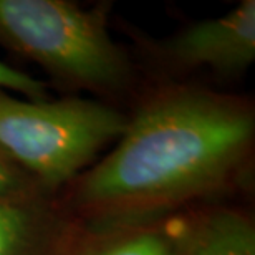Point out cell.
Segmentation results:
<instances>
[{
	"mask_svg": "<svg viewBox=\"0 0 255 255\" xmlns=\"http://www.w3.org/2000/svg\"><path fill=\"white\" fill-rule=\"evenodd\" d=\"M80 229L58 197L0 196V255H71Z\"/></svg>",
	"mask_w": 255,
	"mask_h": 255,
	"instance_id": "cell-5",
	"label": "cell"
},
{
	"mask_svg": "<svg viewBox=\"0 0 255 255\" xmlns=\"http://www.w3.org/2000/svg\"><path fill=\"white\" fill-rule=\"evenodd\" d=\"M111 2L0 0V47L40 66L68 93L132 105L144 80L129 48L111 37Z\"/></svg>",
	"mask_w": 255,
	"mask_h": 255,
	"instance_id": "cell-2",
	"label": "cell"
},
{
	"mask_svg": "<svg viewBox=\"0 0 255 255\" xmlns=\"http://www.w3.org/2000/svg\"><path fill=\"white\" fill-rule=\"evenodd\" d=\"M125 30L144 83L192 81L196 73L236 81L255 62L254 0H242L226 15L189 23L166 38H154L131 25Z\"/></svg>",
	"mask_w": 255,
	"mask_h": 255,
	"instance_id": "cell-4",
	"label": "cell"
},
{
	"mask_svg": "<svg viewBox=\"0 0 255 255\" xmlns=\"http://www.w3.org/2000/svg\"><path fill=\"white\" fill-rule=\"evenodd\" d=\"M126 125V111L95 98L27 100L0 90V151L47 196L90 169Z\"/></svg>",
	"mask_w": 255,
	"mask_h": 255,
	"instance_id": "cell-3",
	"label": "cell"
},
{
	"mask_svg": "<svg viewBox=\"0 0 255 255\" xmlns=\"http://www.w3.org/2000/svg\"><path fill=\"white\" fill-rule=\"evenodd\" d=\"M186 255H255V214L249 199L204 207Z\"/></svg>",
	"mask_w": 255,
	"mask_h": 255,
	"instance_id": "cell-7",
	"label": "cell"
},
{
	"mask_svg": "<svg viewBox=\"0 0 255 255\" xmlns=\"http://www.w3.org/2000/svg\"><path fill=\"white\" fill-rule=\"evenodd\" d=\"M204 207L136 221L81 226L71 255H186Z\"/></svg>",
	"mask_w": 255,
	"mask_h": 255,
	"instance_id": "cell-6",
	"label": "cell"
},
{
	"mask_svg": "<svg viewBox=\"0 0 255 255\" xmlns=\"http://www.w3.org/2000/svg\"><path fill=\"white\" fill-rule=\"evenodd\" d=\"M40 192L37 184L0 151V196ZM43 194V192H42Z\"/></svg>",
	"mask_w": 255,
	"mask_h": 255,
	"instance_id": "cell-9",
	"label": "cell"
},
{
	"mask_svg": "<svg viewBox=\"0 0 255 255\" xmlns=\"http://www.w3.org/2000/svg\"><path fill=\"white\" fill-rule=\"evenodd\" d=\"M254 166L251 96L144 83L111 151L57 197L81 226L136 221L249 199Z\"/></svg>",
	"mask_w": 255,
	"mask_h": 255,
	"instance_id": "cell-1",
	"label": "cell"
},
{
	"mask_svg": "<svg viewBox=\"0 0 255 255\" xmlns=\"http://www.w3.org/2000/svg\"><path fill=\"white\" fill-rule=\"evenodd\" d=\"M45 80L32 76L15 66L0 62V90L27 100L50 98V88Z\"/></svg>",
	"mask_w": 255,
	"mask_h": 255,
	"instance_id": "cell-8",
	"label": "cell"
}]
</instances>
